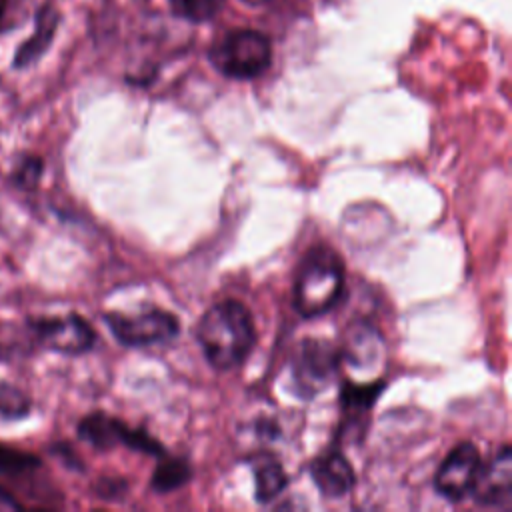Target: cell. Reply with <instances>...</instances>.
I'll list each match as a JSON object with an SVG mask.
<instances>
[{"label": "cell", "mask_w": 512, "mask_h": 512, "mask_svg": "<svg viewBox=\"0 0 512 512\" xmlns=\"http://www.w3.org/2000/svg\"><path fill=\"white\" fill-rule=\"evenodd\" d=\"M338 352L340 360L348 362L352 368L366 370L382 358V338L374 326L360 322L350 326L344 346Z\"/></svg>", "instance_id": "12"}, {"label": "cell", "mask_w": 512, "mask_h": 512, "mask_svg": "<svg viewBox=\"0 0 512 512\" xmlns=\"http://www.w3.org/2000/svg\"><path fill=\"white\" fill-rule=\"evenodd\" d=\"M30 412L28 396L14 384L0 382V416L2 418H24Z\"/></svg>", "instance_id": "18"}, {"label": "cell", "mask_w": 512, "mask_h": 512, "mask_svg": "<svg viewBox=\"0 0 512 512\" xmlns=\"http://www.w3.org/2000/svg\"><path fill=\"white\" fill-rule=\"evenodd\" d=\"M196 340L212 368L232 370L240 366L256 344L250 310L238 300L216 302L200 316Z\"/></svg>", "instance_id": "1"}, {"label": "cell", "mask_w": 512, "mask_h": 512, "mask_svg": "<svg viewBox=\"0 0 512 512\" xmlns=\"http://www.w3.org/2000/svg\"><path fill=\"white\" fill-rule=\"evenodd\" d=\"M32 326H34L36 338L46 348L56 352L82 354V352H88L96 342V334L92 326L78 314L40 318Z\"/></svg>", "instance_id": "8"}, {"label": "cell", "mask_w": 512, "mask_h": 512, "mask_svg": "<svg viewBox=\"0 0 512 512\" xmlns=\"http://www.w3.org/2000/svg\"><path fill=\"white\" fill-rule=\"evenodd\" d=\"M344 290V264L342 258L328 246H312L294 278L292 302L300 316L314 318L332 310Z\"/></svg>", "instance_id": "2"}, {"label": "cell", "mask_w": 512, "mask_h": 512, "mask_svg": "<svg viewBox=\"0 0 512 512\" xmlns=\"http://www.w3.org/2000/svg\"><path fill=\"white\" fill-rule=\"evenodd\" d=\"M252 474L256 482V498L260 502L274 500L288 484V476L280 464V460L272 454H258L252 458Z\"/></svg>", "instance_id": "13"}, {"label": "cell", "mask_w": 512, "mask_h": 512, "mask_svg": "<svg viewBox=\"0 0 512 512\" xmlns=\"http://www.w3.org/2000/svg\"><path fill=\"white\" fill-rule=\"evenodd\" d=\"M58 22H60V14L50 2H44L42 6H38L34 14V32L28 36L26 42L18 46L14 54V68L32 66L48 50L56 34Z\"/></svg>", "instance_id": "11"}, {"label": "cell", "mask_w": 512, "mask_h": 512, "mask_svg": "<svg viewBox=\"0 0 512 512\" xmlns=\"http://www.w3.org/2000/svg\"><path fill=\"white\" fill-rule=\"evenodd\" d=\"M42 172V162L38 158H28L22 162L20 170L16 172V178L20 184H34Z\"/></svg>", "instance_id": "19"}, {"label": "cell", "mask_w": 512, "mask_h": 512, "mask_svg": "<svg viewBox=\"0 0 512 512\" xmlns=\"http://www.w3.org/2000/svg\"><path fill=\"white\" fill-rule=\"evenodd\" d=\"M472 496L476 504L490 508H510L512 500V456L510 448L502 446L500 452L490 460V464H482L478 480L474 484Z\"/></svg>", "instance_id": "9"}, {"label": "cell", "mask_w": 512, "mask_h": 512, "mask_svg": "<svg viewBox=\"0 0 512 512\" xmlns=\"http://www.w3.org/2000/svg\"><path fill=\"white\" fill-rule=\"evenodd\" d=\"M20 508H22L20 502H16L8 490L0 488V510H20Z\"/></svg>", "instance_id": "20"}, {"label": "cell", "mask_w": 512, "mask_h": 512, "mask_svg": "<svg viewBox=\"0 0 512 512\" xmlns=\"http://www.w3.org/2000/svg\"><path fill=\"white\" fill-rule=\"evenodd\" d=\"M384 388V382L376 380V382H370V384H346L342 388V404L348 408V410H368L374 400L378 398V394L382 392Z\"/></svg>", "instance_id": "15"}, {"label": "cell", "mask_w": 512, "mask_h": 512, "mask_svg": "<svg viewBox=\"0 0 512 512\" xmlns=\"http://www.w3.org/2000/svg\"><path fill=\"white\" fill-rule=\"evenodd\" d=\"M38 466H40V460L34 454L12 448V446H6V444H0V472L2 474L16 476V474L30 472Z\"/></svg>", "instance_id": "17"}, {"label": "cell", "mask_w": 512, "mask_h": 512, "mask_svg": "<svg viewBox=\"0 0 512 512\" xmlns=\"http://www.w3.org/2000/svg\"><path fill=\"white\" fill-rule=\"evenodd\" d=\"M78 436L98 450H108L116 444H124L132 450H140L146 454H162V446L150 434L142 430H132L122 420L102 412L90 414L80 420Z\"/></svg>", "instance_id": "6"}, {"label": "cell", "mask_w": 512, "mask_h": 512, "mask_svg": "<svg viewBox=\"0 0 512 512\" xmlns=\"http://www.w3.org/2000/svg\"><path fill=\"white\" fill-rule=\"evenodd\" d=\"M104 322L108 324L116 340L130 348L168 342L180 332L178 318L160 308H150L138 314L110 312L104 316Z\"/></svg>", "instance_id": "5"}, {"label": "cell", "mask_w": 512, "mask_h": 512, "mask_svg": "<svg viewBox=\"0 0 512 512\" xmlns=\"http://www.w3.org/2000/svg\"><path fill=\"white\" fill-rule=\"evenodd\" d=\"M170 14L188 22H204L216 12V0H166Z\"/></svg>", "instance_id": "16"}, {"label": "cell", "mask_w": 512, "mask_h": 512, "mask_svg": "<svg viewBox=\"0 0 512 512\" xmlns=\"http://www.w3.org/2000/svg\"><path fill=\"white\" fill-rule=\"evenodd\" d=\"M188 478H190V468H188L186 462L176 460V458L174 460H164L154 470L152 488L156 492H170V490H176L178 486H182Z\"/></svg>", "instance_id": "14"}, {"label": "cell", "mask_w": 512, "mask_h": 512, "mask_svg": "<svg viewBox=\"0 0 512 512\" xmlns=\"http://www.w3.org/2000/svg\"><path fill=\"white\" fill-rule=\"evenodd\" d=\"M340 352L326 340H304L292 360V388L294 392L310 400L328 390L338 374Z\"/></svg>", "instance_id": "4"}, {"label": "cell", "mask_w": 512, "mask_h": 512, "mask_svg": "<svg viewBox=\"0 0 512 512\" xmlns=\"http://www.w3.org/2000/svg\"><path fill=\"white\" fill-rule=\"evenodd\" d=\"M310 476L326 498H342L354 488V470L338 450L322 454L310 466Z\"/></svg>", "instance_id": "10"}, {"label": "cell", "mask_w": 512, "mask_h": 512, "mask_svg": "<svg viewBox=\"0 0 512 512\" xmlns=\"http://www.w3.org/2000/svg\"><path fill=\"white\" fill-rule=\"evenodd\" d=\"M212 66L236 80L262 76L272 64V46L266 34L250 28L224 34L208 52Z\"/></svg>", "instance_id": "3"}, {"label": "cell", "mask_w": 512, "mask_h": 512, "mask_svg": "<svg viewBox=\"0 0 512 512\" xmlns=\"http://www.w3.org/2000/svg\"><path fill=\"white\" fill-rule=\"evenodd\" d=\"M480 468L482 458L476 446L470 442H462L452 448V452L442 460L434 478V488L450 502H460L472 494Z\"/></svg>", "instance_id": "7"}]
</instances>
